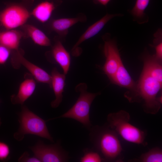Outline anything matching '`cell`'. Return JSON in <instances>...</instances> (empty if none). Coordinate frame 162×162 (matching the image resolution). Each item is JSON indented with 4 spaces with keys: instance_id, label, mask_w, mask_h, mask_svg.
<instances>
[{
    "instance_id": "1",
    "label": "cell",
    "mask_w": 162,
    "mask_h": 162,
    "mask_svg": "<svg viewBox=\"0 0 162 162\" xmlns=\"http://www.w3.org/2000/svg\"><path fill=\"white\" fill-rule=\"evenodd\" d=\"M91 143L103 160L113 161L120 156L122 148L118 134L108 126L95 125L89 130Z\"/></svg>"
},
{
    "instance_id": "2",
    "label": "cell",
    "mask_w": 162,
    "mask_h": 162,
    "mask_svg": "<svg viewBox=\"0 0 162 162\" xmlns=\"http://www.w3.org/2000/svg\"><path fill=\"white\" fill-rule=\"evenodd\" d=\"M130 116L124 110L110 113L107 116L108 125L125 140L146 146V132L131 124Z\"/></svg>"
},
{
    "instance_id": "3",
    "label": "cell",
    "mask_w": 162,
    "mask_h": 162,
    "mask_svg": "<svg viewBox=\"0 0 162 162\" xmlns=\"http://www.w3.org/2000/svg\"><path fill=\"white\" fill-rule=\"evenodd\" d=\"M19 128L14 134V138L18 141H22L26 134L36 135L54 141L48 131L46 121L30 110L26 106L22 105L19 114Z\"/></svg>"
},
{
    "instance_id": "4",
    "label": "cell",
    "mask_w": 162,
    "mask_h": 162,
    "mask_svg": "<svg viewBox=\"0 0 162 162\" xmlns=\"http://www.w3.org/2000/svg\"><path fill=\"white\" fill-rule=\"evenodd\" d=\"M87 86L85 83H81L77 85L75 90L80 93V95L75 104L62 115L50 119L46 122L58 118H70L80 122L89 130L92 126L89 118L91 106L94 99L100 94V92H89L87 91Z\"/></svg>"
},
{
    "instance_id": "5",
    "label": "cell",
    "mask_w": 162,
    "mask_h": 162,
    "mask_svg": "<svg viewBox=\"0 0 162 162\" xmlns=\"http://www.w3.org/2000/svg\"><path fill=\"white\" fill-rule=\"evenodd\" d=\"M138 90L136 102L143 101L142 107L146 113L155 114L161 108L157 94L161 89L162 83L142 71L138 83Z\"/></svg>"
},
{
    "instance_id": "6",
    "label": "cell",
    "mask_w": 162,
    "mask_h": 162,
    "mask_svg": "<svg viewBox=\"0 0 162 162\" xmlns=\"http://www.w3.org/2000/svg\"><path fill=\"white\" fill-rule=\"evenodd\" d=\"M30 148L40 162H67L69 158L68 153L60 146L59 141L54 144L46 145L39 140Z\"/></svg>"
},
{
    "instance_id": "7",
    "label": "cell",
    "mask_w": 162,
    "mask_h": 162,
    "mask_svg": "<svg viewBox=\"0 0 162 162\" xmlns=\"http://www.w3.org/2000/svg\"><path fill=\"white\" fill-rule=\"evenodd\" d=\"M30 16L28 10L18 5L7 7L0 13V23L7 30L14 29L23 25Z\"/></svg>"
},
{
    "instance_id": "8",
    "label": "cell",
    "mask_w": 162,
    "mask_h": 162,
    "mask_svg": "<svg viewBox=\"0 0 162 162\" xmlns=\"http://www.w3.org/2000/svg\"><path fill=\"white\" fill-rule=\"evenodd\" d=\"M109 36L107 34L103 37L104 42V52L106 61L102 69L110 80L122 62L116 42Z\"/></svg>"
},
{
    "instance_id": "9",
    "label": "cell",
    "mask_w": 162,
    "mask_h": 162,
    "mask_svg": "<svg viewBox=\"0 0 162 162\" xmlns=\"http://www.w3.org/2000/svg\"><path fill=\"white\" fill-rule=\"evenodd\" d=\"M113 84L128 89L124 96L130 102H135L138 93V83L131 77L122 62L115 74L110 80Z\"/></svg>"
},
{
    "instance_id": "10",
    "label": "cell",
    "mask_w": 162,
    "mask_h": 162,
    "mask_svg": "<svg viewBox=\"0 0 162 162\" xmlns=\"http://www.w3.org/2000/svg\"><path fill=\"white\" fill-rule=\"evenodd\" d=\"M12 60L13 66L18 68L19 65H23L29 72L35 80L38 82L48 84L51 86V76L46 71L26 59L18 51Z\"/></svg>"
},
{
    "instance_id": "11",
    "label": "cell",
    "mask_w": 162,
    "mask_h": 162,
    "mask_svg": "<svg viewBox=\"0 0 162 162\" xmlns=\"http://www.w3.org/2000/svg\"><path fill=\"white\" fill-rule=\"evenodd\" d=\"M121 14H107L100 20L89 26L81 36L76 43L73 46L71 52L73 56H78L81 53L79 49L80 45L85 41L94 36L103 28L105 25L111 19L116 16H120Z\"/></svg>"
},
{
    "instance_id": "12",
    "label": "cell",
    "mask_w": 162,
    "mask_h": 162,
    "mask_svg": "<svg viewBox=\"0 0 162 162\" xmlns=\"http://www.w3.org/2000/svg\"><path fill=\"white\" fill-rule=\"evenodd\" d=\"M36 86L35 80L32 75L26 74L24 80L20 84L17 93L16 94H14L11 96L12 103L14 104L23 105L33 94Z\"/></svg>"
},
{
    "instance_id": "13",
    "label": "cell",
    "mask_w": 162,
    "mask_h": 162,
    "mask_svg": "<svg viewBox=\"0 0 162 162\" xmlns=\"http://www.w3.org/2000/svg\"><path fill=\"white\" fill-rule=\"evenodd\" d=\"M51 88H52L55 99L51 103V106L56 108L62 102L63 92L65 84V75L60 73L56 68H54L51 72Z\"/></svg>"
},
{
    "instance_id": "14",
    "label": "cell",
    "mask_w": 162,
    "mask_h": 162,
    "mask_svg": "<svg viewBox=\"0 0 162 162\" xmlns=\"http://www.w3.org/2000/svg\"><path fill=\"white\" fill-rule=\"evenodd\" d=\"M142 59L144 63L143 70L162 83V61L158 60L154 55L145 53Z\"/></svg>"
},
{
    "instance_id": "15",
    "label": "cell",
    "mask_w": 162,
    "mask_h": 162,
    "mask_svg": "<svg viewBox=\"0 0 162 162\" xmlns=\"http://www.w3.org/2000/svg\"><path fill=\"white\" fill-rule=\"evenodd\" d=\"M86 16L81 14L73 18H64L53 20L51 24L52 29L61 36H65L68 33V29L79 22L86 20Z\"/></svg>"
},
{
    "instance_id": "16",
    "label": "cell",
    "mask_w": 162,
    "mask_h": 162,
    "mask_svg": "<svg viewBox=\"0 0 162 162\" xmlns=\"http://www.w3.org/2000/svg\"><path fill=\"white\" fill-rule=\"evenodd\" d=\"M52 54L55 61L60 66L66 75L69 69L70 57L69 53L60 40L55 43L52 49Z\"/></svg>"
},
{
    "instance_id": "17",
    "label": "cell",
    "mask_w": 162,
    "mask_h": 162,
    "mask_svg": "<svg viewBox=\"0 0 162 162\" xmlns=\"http://www.w3.org/2000/svg\"><path fill=\"white\" fill-rule=\"evenodd\" d=\"M20 32L10 29L0 32V44L10 50H18L22 36Z\"/></svg>"
},
{
    "instance_id": "18",
    "label": "cell",
    "mask_w": 162,
    "mask_h": 162,
    "mask_svg": "<svg viewBox=\"0 0 162 162\" xmlns=\"http://www.w3.org/2000/svg\"><path fill=\"white\" fill-rule=\"evenodd\" d=\"M55 8L53 3L48 1H44L35 7L31 14L40 22L45 23L49 20Z\"/></svg>"
},
{
    "instance_id": "19",
    "label": "cell",
    "mask_w": 162,
    "mask_h": 162,
    "mask_svg": "<svg viewBox=\"0 0 162 162\" xmlns=\"http://www.w3.org/2000/svg\"><path fill=\"white\" fill-rule=\"evenodd\" d=\"M25 29L28 35L35 44L41 46H49L51 45L50 39L41 30L30 25H27Z\"/></svg>"
},
{
    "instance_id": "20",
    "label": "cell",
    "mask_w": 162,
    "mask_h": 162,
    "mask_svg": "<svg viewBox=\"0 0 162 162\" xmlns=\"http://www.w3.org/2000/svg\"><path fill=\"white\" fill-rule=\"evenodd\" d=\"M150 0H136L135 4L130 11L134 20L139 24L146 22L148 18L145 11L148 5Z\"/></svg>"
},
{
    "instance_id": "21",
    "label": "cell",
    "mask_w": 162,
    "mask_h": 162,
    "mask_svg": "<svg viewBox=\"0 0 162 162\" xmlns=\"http://www.w3.org/2000/svg\"><path fill=\"white\" fill-rule=\"evenodd\" d=\"M139 160L142 162H160L162 161V151L158 147L152 148L142 154Z\"/></svg>"
},
{
    "instance_id": "22",
    "label": "cell",
    "mask_w": 162,
    "mask_h": 162,
    "mask_svg": "<svg viewBox=\"0 0 162 162\" xmlns=\"http://www.w3.org/2000/svg\"><path fill=\"white\" fill-rule=\"evenodd\" d=\"M84 154L80 160L81 162H100L103 160L99 154L95 152L85 149Z\"/></svg>"
},
{
    "instance_id": "23",
    "label": "cell",
    "mask_w": 162,
    "mask_h": 162,
    "mask_svg": "<svg viewBox=\"0 0 162 162\" xmlns=\"http://www.w3.org/2000/svg\"><path fill=\"white\" fill-rule=\"evenodd\" d=\"M154 39L153 44L156 51L154 55L156 58L158 60L162 61V32L157 31L154 34Z\"/></svg>"
},
{
    "instance_id": "24",
    "label": "cell",
    "mask_w": 162,
    "mask_h": 162,
    "mask_svg": "<svg viewBox=\"0 0 162 162\" xmlns=\"http://www.w3.org/2000/svg\"><path fill=\"white\" fill-rule=\"evenodd\" d=\"M10 150L6 143L0 141V160L6 161L10 159Z\"/></svg>"
},
{
    "instance_id": "25",
    "label": "cell",
    "mask_w": 162,
    "mask_h": 162,
    "mask_svg": "<svg viewBox=\"0 0 162 162\" xmlns=\"http://www.w3.org/2000/svg\"><path fill=\"white\" fill-rule=\"evenodd\" d=\"M10 50L0 44V64L5 63L8 59Z\"/></svg>"
},
{
    "instance_id": "26",
    "label": "cell",
    "mask_w": 162,
    "mask_h": 162,
    "mask_svg": "<svg viewBox=\"0 0 162 162\" xmlns=\"http://www.w3.org/2000/svg\"><path fill=\"white\" fill-rule=\"evenodd\" d=\"M18 161L20 162H40V160L34 156L31 157L29 153L24 152L19 158Z\"/></svg>"
},
{
    "instance_id": "27",
    "label": "cell",
    "mask_w": 162,
    "mask_h": 162,
    "mask_svg": "<svg viewBox=\"0 0 162 162\" xmlns=\"http://www.w3.org/2000/svg\"><path fill=\"white\" fill-rule=\"evenodd\" d=\"M97 2L100 4L106 6V5L110 0H96Z\"/></svg>"
},
{
    "instance_id": "28",
    "label": "cell",
    "mask_w": 162,
    "mask_h": 162,
    "mask_svg": "<svg viewBox=\"0 0 162 162\" xmlns=\"http://www.w3.org/2000/svg\"><path fill=\"white\" fill-rule=\"evenodd\" d=\"M2 123V122L1 119V118L0 117V127Z\"/></svg>"
}]
</instances>
